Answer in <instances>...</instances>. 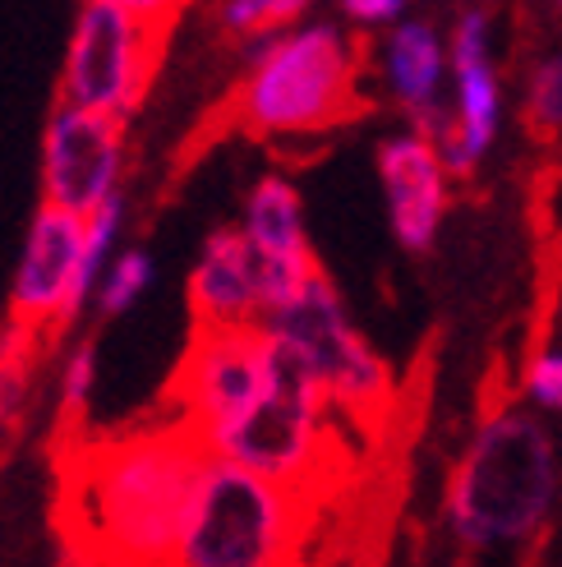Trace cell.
I'll list each match as a JSON object with an SVG mask.
<instances>
[{"mask_svg":"<svg viewBox=\"0 0 562 567\" xmlns=\"http://www.w3.org/2000/svg\"><path fill=\"white\" fill-rule=\"evenodd\" d=\"M166 33H171L166 6L83 0L61 61V102L129 125L134 111L148 102Z\"/></svg>","mask_w":562,"mask_h":567,"instance_id":"obj_6","label":"cell"},{"mask_svg":"<svg viewBox=\"0 0 562 567\" xmlns=\"http://www.w3.org/2000/svg\"><path fill=\"white\" fill-rule=\"evenodd\" d=\"M374 74L378 89L406 116L410 130L438 134L447 125V97H452V55H447V28L406 14L397 28L374 38Z\"/></svg>","mask_w":562,"mask_h":567,"instance_id":"obj_14","label":"cell"},{"mask_svg":"<svg viewBox=\"0 0 562 567\" xmlns=\"http://www.w3.org/2000/svg\"><path fill=\"white\" fill-rule=\"evenodd\" d=\"M378 185L397 245L406 254H429L452 208V176H447L438 144L410 125L387 134L378 144Z\"/></svg>","mask_w":562,"mask_h":567,"instance_id":"obj_13","label":"cell"},{"mask_svg":"<svg viewBox=\"0 0 562 567\" xmlns=\"http://www.w3.org/2000/svg\"><path fill=\"white\" fill-rule=\"evenodd\" d=\"M189 315L199 332L263 328V277L240 226H212L189 264Z\"/></svg>","mask_w":562,"mask_h":567,"instance_id":"obj_15","label":"cell"},{"mask_svg":"<svg viewBox=\"0 0 562 567\" xmlns=\"http://www.w3.org/2000/svg\"><path fill=\"white\" fill-rule=\"evenodd\" d=\"M447 55H452V97H447V125L429 134L452 181L475 176L502 130V79L493 65V14L461 10L447 28Z\"/></svg>","mask_w":562,"mask_h":567,"instance_id":"obj_10","label":"cell"},{"mask_svg":"<svg viewBox=\"0 0 562 567\" xmlns=\"http://www.w3.org/2000/svg\"><path fill=\"white\" fill-rule=\"evenodd\" d=\"M263 332L319 383L336 420L370 424L387 415L392 392H397L392 364L360 332L336 281L323 268L304 281V291L295 300H287L277 315L263 319Z\"/></svg>","mask_w":562,"mask_h":567,"instance_id":"obj_5","label":"cell"},{"mask_svg":"<svg viewBox=\"0 0 562 567\" xmlns=\"http://www.w3.org/2000/svg\"><path fill=\"white\" fill-rule=\"evenodd\" d=\"M153 277H157V259H153V254H148L144 245H125L116 259H111L102 287H97V296H93V309H97L102 319L129 315V309L148 296Z\"/></svg>","mask_w":562,"mask_h":567,"instance_id":"obj_17","label":"cell"},{"mask_svg":"<svg viewBox=\"0 0 562 567\" xmlns=\"http://www.w3.org/2000/svg\"><path fill=\"white\" fill-rule=\"evenodd\" d=\"M208 447L180 420H157L65 457L70 535L97 567H171Z\"/></svg>","mask_w":562,"mask_h":567,"instance_id":"obj_1","label":"cell"},{"mask_svg":"<svg viewBox=\"0 0 562 567\" xmlns=\"http://www.w3.org/2000/svg\"><path fill=\"white\" fill-rule=\"evenodd\" d=\"M277 364V342L263 328H227V332H199L185 347V360L166 388V411L185 430L212 447L227 430L263 402Z\"/></svg>","mask_w":562,"mask_h":567,"instance_id":"obj_8","label":"cell"},{"mask_svg":"<svg viewBox=\"0 0 562 567\" xmlns=\"http://www.w3.org/2000/svg\"><path fill=\"white\" fill-rule=\"evenodd\" d=\"M410 10L402 0H342L336 6V19H342L355 38H383L387 28H397Z\"/></svg>","mask_w":562,"mask_h":567,"instance_id":"obj_20","label":"cell"},{"mask_svg":"<svg viewBox=\"0 0 562 567\" xmlns=\"http://www.w3.org/2000/svg\"><path fill=\"white\" fill-rule=\"evenodd\" d=\"M314 494L208 457L171 567H300Z\"/></svg>","mask_w":562,"mask_h":567,"instance_id":"obj_4","label":"cell"},{"mask_svg":"<svg viewBox=\"0 0 562 567\" xmlns=\"http://www.w3.org/2000/svg\"><path fill=\"white\" fill-rule=\"evenodd\" d=\"M208 457L254 471L272 480V485L319 494L336 457V411L327 406L319 383L277 347L272 383L263 392V402L236 430L221 434L208 447Z\"/></svg>","mask_w":562,"mask_h":567,"instance_id":"obj_7","label":"cell"},{"mask_svg":"<svg viewBox=\"0 0 562 567\" xmlns=\"http://www.w3.org/2000/svg\"><path fill=\"white\" fill-rule=\"evenodd\" d=\"M525 121H530V130H540V134H558L562 130V51L544 55V61L530 70Z\"/></svg>","mask_w":562,"mask_h":567,"instance_id":"obj_19","label":"cell"},{"mask_svg":"<svg viewBox=\"0 0 562 567\" xmlns=\"http://www.w3.org/2000/svg\"><path fill=\"white\" fill-rule=\"evenodd\" d=\"M364 42L336 14H304L277 38L240 51L231 116L240 130L291 144L327 134L364 111Z\"/></svg>","mask_w":562,"mask_h":567,"instance_id":"obj_2","label":"cell"},{"mask_svg":"<svg viewBox=\"0 0 562 567\" xmlns=\"http://www.w3.org/2000/svg\"><path fill=\"white\" fill-rule=\"evenodd\" d=\"M240 236L249 240L263 277V319L277 315L287 300L304 291V281L319 272L314 245H309V221H304V194L287 172H263L249 185L240 204Z\"/></svg>","mask_w":562,"mask_h":567,"instance_id":"obj_12","label":"cell"},{"mask_svg":"<svg viewBox=\"0 0 562 567\" xmlns=\"http://www.w3.org/2000/svg\"><path fill=\"white\" fill-rule=\"evenodd\" d=\"M129 172V130L97 111L55 102L42 125L38 189L46 208L89 221L111 198L125 194Z\"/></svg>","mask_w":562,"mask_h":567,"instance_id":"obj_9","label":"cell"},{"mask_svg":"<svg viewBox=\"0 0 562 567\" xmlns=\"http://www.w3.org/2000/svg\"><path fill=\"white\" fill-rule=\"evenodd\" d=\"M558 498V452L549 424L521 406L489 411L466 439L443 489L447 535L489 554L530 540L553 513Z\"/></svg>","mask_w":562,"mask_h":567,"instance_id":"obj_3","label":"cell"},{"mask_svg":"<svg viewBox=\"0 0 562 567\" xmlns=\"http://www.w3.org/2000/svg\"><path fill=\"white\" fill-rule=\"evenodd\" d=\"M97 342H74L55 370V415L65 424H74L93 402V388H97Z\"/></svg>","mask_w":562,"mask_h":567,"instance_id":"obj_18","label":"cell"},{"mask_svg":"<svg viewBox=\"0 0 562 567\" xmlns=\"http://www.w3.org/2000/svg\"><path fill=\"white\" fill-rule=\"evenodd\" d=\"M79 268H83V217L38 204L10 272V323L33 337L70 332L83 319V309H89L79 296Z\"/></svg>","mask_w":562,"mask_h":567,"instance_id":"obj_11","label":"cell"},{"mask_svg":"<svg viewBox=\"0 0 562 567\" xmlns=\"http://www.w3.org/2000/svg\"><path fill=\"white\" fill-rule=\"evenodd\" d=\"M525 396L544 411H562V347H549L530 360L525 370Z\"/></svg>","mask_w":562,"mask_h":567,"instance_id":"obj_21","label":"cell"},{"mask_svg":"<svg viewBox=\"0 0 562 567\" xmlns=\"http://www.w3.org/2000/svg\"><path fill=\"white\" fill-rule=\"evenodd\" d=\"M304 14H309L304 0H221V6L212 10L217 28H221V33H227L240 51L277 38L281 28L300 23Z\"/></svg>","mask_w":562,"mask_h":567,"instance_id":"obj_16","label":"cell"}]
</instances>
